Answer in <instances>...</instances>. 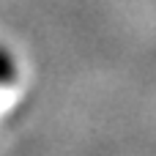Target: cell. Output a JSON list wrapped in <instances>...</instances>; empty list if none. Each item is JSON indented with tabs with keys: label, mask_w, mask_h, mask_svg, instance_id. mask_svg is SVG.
<instances>
[{
	"label": "cell",
	"mask_w": 156,
	"mask_h": 156,
	"mask_svg": "<svg viewBox=\"0 0 156 156\" xmlns=\"http://www.w3.org/2000/svg\"><path fill=\"white\" fill-rule=\"evenodd\" d=\"M16 80V66H14V58L0 49V85H11Z\"/></svg>",
	"instance_id": "6da1fadb"
}]
</instances>
